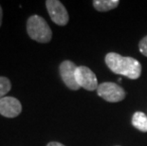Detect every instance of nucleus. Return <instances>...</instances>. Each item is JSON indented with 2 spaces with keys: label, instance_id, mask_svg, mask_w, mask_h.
Returning <instances> with one entry per match:
<instances>
[{
  "label": "nucleus",
  "instance_id": "4",
  "mask_svg": "<svg viewBox=\"0 0 147 146\" xmlns=\"http://www.w3.org/2000/svg\"><path fill=\"white\" fill-rule=\"evenodd\" d=\"M46 7L51 20L56 25L65 26L68 22L69 16L67 11V9L58 0H47Z\"/></svg>",
  "mask_w": 147,
  "mask_h": 146
},
{
  "label": "nucleus",
  "instance_id": "13",
  "mask_svg": "<svg viewBox=\"0 0 147 146\" xmlns=\"http://www.w3.org/2000/svg\"><path fill=\"white\" fill-rule=\"evenodd\" d=\"M2 17H3V11H2V8L0 6V27L2 25Z\"/></svg>",
  "mask_w": 147,
  "mask_h": 146
},
{
  "label": "nucleus",
  "instance_id": "1",
  "mask_svg": "<svg viewBox=\"0 0 147 146\" xmlns=\"http://www.w3.org/2000/svg\"><path fill=\"white\" fill-rule=\"evenodd\" d=\"M105 64L112 72L132 80L140 78L142 74V65L139 61L132 57L121 56L116 52L106 54Z\"/></svg>",
  "mask_w": 147,
  "mask_h": 146
},
{
  "label": "nucleus",
  "instance_id": "9",
  "mask_svg": "<svg viewBox=\"0 0 147 146\" xmlns=\"http://www.w3.org/2000/svg\"><path fill=\"white\" fill-rule=\"evenodd\" d=\"M119 3L118 0H95L93 6L99 11H107L118 7Z\"/></svg>",
  "mask_w": 147,
  "mask_h": 146
},
{
  "label": "nucleus",
  "instance_id": "3",
  "mask_svg": "<svg viewBox=\"0 0 147 146\" xmlns=\"http://www.w3.org/2000/svg\"><path fill=\"white\" fill-rule=\"evenodd\" d=\"M97 93L101 98L109 102H118L125 98V92L120 85L115 83L106 82L99 85Z\"/></svg>",
  "mask_w": 147,
  "mask_h": 146
},
{
  "label": "nucleus",
  "instance_id": "12",
  "mask_svg": "<svg viewBox=\"0 0 147 146\" xmlns=\"http://www.w3.org/2000/svg\"><path fill=\"white\" fill-rule=\"evenodd\" d=\"M47 146H65V145L60 143V142H57V141H51V142H49Z\"/></svg>",
  "mask_w": 147,
  "mask_h": 146
},
{
  "label": "nucleus",
  "instance_id": "6",
  "mask_svg": "<svg viewBox=\"0 0 147 146\" xmlns=\"http://www.w3.org/2000/svg\"><path fill=\"white\" fill-rule=\"evenodd\" d=\"M77 66L71 61H64L60 65L59 71H60L61 78L65 85L71 90H78L80 88L76 81V70Z\"/></svg>",
  "mask_w": 147,
  "mask_h": 146
},
{
  "label": "nucleus",
  "instance_id": "2",
  "mask_svg": "<svg viewBox=\"0 0 147 146\" xmlns=\"http://www.w3.org/2000/svg\"><path fill=\"white\" fill-rule=\"evenodd\" d=\"M27 32L30 38L39 43H49L52 37L49 24L39 15H32L28 19Z\"/></svg>",
  "mask_w": 147,
  "mask_h": 146
},
{
  "label": "nucleus",
  "instance_id": "8",
  "mask_svg": "<svg viewBox=\"0 0 147 146\" xmlns=\"http://www.w3.org/2000/svg\"><path fill=\"white\" fill-rule=\"evenodd\" d=\"M132 124L142 132H147V115L138 111L132 117Z\"/></svg>",
  "mask_w": 147,
  "mask_h": 146
},
{
  "label": "nucleus",
  "instance_id": "5",
  "mask_svg": "<svg viewBox=\"0 0 147 146\" xmlns=\"http://www.w3.org/2000/svg\"><path fill=\"white\" fill-rule=\"evenodd\" d=\"M76 81L80 87L89 91L98 88V80L94 72L86 67H78L76 70Z\"/></svg>",
  "mask_w": 147,
  "mask_h": 146
},
{
  "label": "nucleus",
  "instance_id": "10",
  "mask_svg": "<svg viewBox=\"0 0 147 146\" xmlns=\"http://www.w3.org/2000/svg\"><path fill=\"white\" fill-rule=\"evenodd\" d=\"M11 89V81L6 77H0V99L5 97L7 93Z\"/></svg>",
  "mask_w": 147,
  "mask_h": 146
},
{
  "label": "nucleus",
  "instance_id": "11",
  "mask_svg": "<svg viewBox=\"0 0 147 146\" xmlns=\"http://www.w3.org/2000/svg\"><path fill=\"white\" fill-rule=\"evenodd\" d=\"M139 48L140 51L147 57V36L143 37V38L140 40V44H139Z\"/></svg>",
  "mask_w": 147,
  "mask_h": 146
},
{
  "label": "nucleus",
  "instance_id": "7",
  "mask_svg": "<svg viewBox=\"0 0 147 146\" xmlns=\"http://www.w3.org/2000/svg\"><path fill=\"white\" fill-rule=\"evenodd\" d=\"M21 102L14 97H3L0 99V115L6 118H15L21 113Z\"/></svg>",
  "mask_w": 147,
  "mask_h": 146
}]
</instances>
